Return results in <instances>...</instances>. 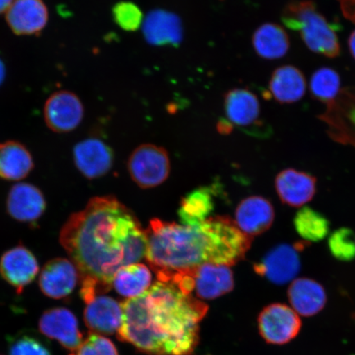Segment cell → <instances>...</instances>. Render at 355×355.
Instances as JSON below:
<instances>
[{
  "label": "cell",
  "instance_id": "obj_34",
  "mask_svg": "<svg viewBox=\"0 0 355 355\" xmlns=\"http://www.w3.org/2000/svg\"><path fill=\"white\" fill-rule=\"evenodd\" d=\"M345 19L355 24V0H337Z\"/></svg>",
  "mask_w": 355,
  "mask_h": 355
},
{
  "label": "cell",
  "instance_id": "obj_33",
  "mask_svg": "<svg viewBox=\"0 0 355 355\" xmlns=\"http://www.w3.org/2000/svg\"><path fill=\"white\" fill-rule=\"evenodd\" d=\"M69 355H119L116 347L106 337L91 333L81 345Z\"/></svg>",
  "mask_w": 355,
  "mask_h": 355
},
{
  "label": "cell",
  "instance_id": "obj_6",
  "mask_svg": "<svg viewBox=\"0 0 355 355\" xmlns=\"http://www.w3.org/2000/svg\"><path fill=\"white\" fill-rule=\"evenodd\" d=\"M309 243L304 241L275 246L254 265V272L275 285H286L294 281L301 269L300 252Z\"/></svg>",
  "mask_w": 355,
  "mask_h": 355
},
{
  "label": "cell",
  "instance_id": "obj_3",
  "mask_svg": "<svg viewBox=\"0 0 355 355\" xmlns=\"http://www.w3.org/2000/svg\"><path fill=\"white\" fill-rule=\"evenodd\" d=\"M146 234V259L159 282L205 263L237 264L252 242L234 220L223 216H211L193 226L153 219Z\"/></svg>",
  "mask_w": 355,
  "mask_h": 355
},
{
  "label": "cell",
  "instance_id": "obj_2",
  "mask_svg": "<svg viewBox=\"0 0 355 355\" xmlns=\"http://www.w3.org/2000/svg\"><path fill=\"white\" fill-rule=\"evenodd\" d=\"M119 340L149 355H192L207 305L171 282H155L122 304Z\"/></svg>",
  "mask_w": 355,
  "mask_h": 355
},
{
  "label": "cell",
  "instance_id": "obj_30",
  "mask_svg": "<svg viewBox=\"0 0 355 355\" xmlns=\"http://www.w3.org/2000/svg\"><path fill=\"white\" fill-rule=\"evenodd\" d=\"M7 340L10 355H52L50 344L34 331H21Z\"/></svg>",
  "mask_w": 355,
  "mask_h": 355
},
{
  "label": "cell",
  "instance_id": "obj_29",
  "mask_svg": "<svg viewBox=\"0 0 355 355\" xmlns=\"http://www.w3.org/2000/svg\"><path fill=\"white\" fill-rule=\"evenodd\" d=\"M309 89L314 99L327 105L334 101L341 91V79L337 71L322 67L313 73Z\"/></svg>",
  "mask_w": 355,
  "mask_h": 355
},
{
  "label": "cell",
  "instance_id": "obj_38",
  "mask_svg": "<svg viewBox=\"0 0 355 355\" xmlns=\"http://www.w3.org/2000/svg\"><path fill=\"white\" fill-rule=\"evenodd\" d=\"M6 66H4V64L3 63V61L0 60V85L3 82L4 78H6Z\"/></svg>",
  "mask_w": 355,
  "mask_h": 355
},
{
  "label": "cell",
  "instance_id": "obj_13",
  "mask_svg": "<svg viewBox=\"0 0 355 355\" xmlns=\"http://www.w3.org/2000/svg\"><path fill=\"white\" fill-rule=\"evenodd\" d=\"M112 149L98 139H84L73 148V161L80 173L88 180L99 179L114 165Z\"/></svg>",
  "mask_w": 355,
  "mask_h": 355
},
{
  "label": "cell",
  "instance_id": "obj_18",
  "mask_svg": "<svg viewBox=\"0 0 355 355\" xmlns=\"http://www.w3.org/2000/svg\"><path fill=\"white\" fill-rule=\"evenodd\" d=\"M274 220L272 203L261 196L244 198L235 211V224L243 233L252 238L268 232Z\"/></svg>",
  "mask_w": 355,
  "mask_h": 355
},
{
  "label": "cell",
  "instance_id": "obj_16",
  "mask_svg": "<svg viewBox=\"0 0 355 355\" xmlns=\"http://www.w3.org/2000/svg\"><path fill=\"white\" fill-rule=\"evenodd\" d=\"M46 209L44 194L37 186L20 183L13 185L7 198V211L22 223H35Z\"/></svg>",
  "mask_w": 355,
  "mask_h": 355
},
{
  "label": "cell",
  "instance_id": "obj_4",
  "mask_svg": "<svg viewBox=\"0 0 355 355\" xmlns=\"http://www.w3.org/2000/svg\"><path fill=\"white\" fill-rule=\"evenodd\" d=\"M282 20L287 28L298 32L309 50L331 59L340 55L337 32L340 25L328 21L311 0H294L283 8Z\"/></svg>",
  "mask_w": 355,
  "mask_h": 355
},
{
  "label": "cell",
  "instance_id": "obj_36",
  "mask_svg": "<svg viewBox=\"0 0 355 355\" xmlns=\"http://www.w3.org/2000/svg\"><path fill=\"white\" fill-rule=\"evenodd\" d=\"M348 46L350 54H352L355 60V30L350 34L348 40Z\"/></svg>",
  "mask_w": 355,
  "mask_h": 355
},
{
  "label": "cell",
  "instance_id": "obj_27",
  "mask_svg": "<svg viewBox=\"0 0 355 355\" xmlns=\"http://www.w3.org/2000/svg\"><path fill=\"white\" fill-rule=\"evenodd\" d=\"M213 191L210 187L198 189L182 200L178 214L182 224L198 225L209 217L214 209Z\"/></svg>",
  "mask_w": 355,
  "mask_h": 355
},
{
  "label": "cell",
  "instance_id": "obj_21",
  "mask_svg": "<svg viewBox=\"0 0 355 355\" xmlns=\"http://www.w3.org/2000/svg\"><path fill=\"white\" fill-rule=\"evenodd\" d=\"M146 42L155 46H177L183 40V26L179 16L164 10H155L146 15L143 24Z\"/></svg>",
  "mask_w": 355,
  "mask_h": 355
},
{
  "label": "cell",
  "instance_id": "obj_22",
  "mask_svg": "<svg viewBox=\"0 0 355 355\" xmlns=\"http://www.w3.org/2000/svg\"><path fill=\"white\" fill-rule=\"evenodd\" d=\"M291 308L303 317H313L325 308L327 295L320 283L310 278L292 282L287 292Z\"/></svg>",
  "mask_w": 355,
  "mask_h": 355
},
{
  "label": "cell",
  "instance_id": "obj_8",
  "mask_svg": "<svg viewBox=\"0 0 355 355\" xmlns=\"http://www.w3.org/2000/svg\"><path fill=\"white\" fill-rule=\"evenodd\" d=\"M257 324L266 343L276 345L291 343L299 335L302 327L300 315L279 303L266 306L260 313Z\"/></svg>",
  "mask_w": 355,
  "mask_h": 355
},
{
  "label": "cell",
  "instance_id": "obj_31",
  "mask_svg": "<svg viewBox=\"0 0 355 355\" xmlns=\"http://www.w3.org/2000/svg\"><path fill=\"white\" fill-rule=\"evenodd\" d=\"M328 248L334 259L349 263L355 259V233L343 227L335 230L328 239Z\"/></svg>",
  "mask_w": 355,
  "mask_h": 355
},
{
  "label": "cell",
  "instance_id": "obj_1",
  "mask_svg": "<svg viewBox=\"0 0 355 355\" xmlns=\"http://www.w3.org/2000/svg\"><path fill=\"white\" fill-rule=\"evenodd\" d=\"M60 242L77 266L80 296L88 304L112 287L114 275L146 257V230L133 212L112 196L93 198L67 220Z\"/></svg>",
  "mask_w": 355,
  "mask_h": 355
},
{
  "label": "cell",
  "instance_id": "obj_19",
  "mask_svg": "<svg viewBox=\"0 0 355 355\" xmlns=\"http://www.w3.org/2000/svg\"><path fill=\"white\" fill-rule=\"evenodd\" d=\"M48 19L47 7L43 0H15L6 15L8 26L19 35L41 33Z\"/></svg>",
  "mask_w": 355,
  "mask_h": 355
},
{
  "label": "cell",
  "instance_id": "obj_26",
  "mask_svg": "<svg viewBox=\"0 0 355 355\" xmlns=\"http://www.w3.org/2000/svg\"><path fill=\"white\" fill-rule=\"evenodd\" d=\"M153 276L144 264L133 263L123 266L114 275L112 286L115 291L128 299L136 298L148 291Z\"/></svg>",
  "mask_w": 355,
  "mask_h": 355
},
{
  "label": "cell",
  "instance_id": "obj_7",
  "mask_svg": "<svg viewBox=\"0 0 355 355\" xmlns=\"http://www.w3.org/2000/svg\"><path fill=\"white\" fill-rule=\"evenodd\" d=\"M318 118L326 124L331 139L355 148V90L343 88Z\"/></svg>",
  "mask_w": 355,
  "mask_h": 355
},
{
  "label": "cell",
  "instance_id": "obj_10",
  "mask_svg": "<svg viewBox=\"0 0 355 355\" xmlns=\"http://www.w3.org/2000/svg\"><path fill=\"white\" fill-rule=\"evenodd\" d=\"M84 114L81 100L74 93L60 91L49 97L44 105V121L55 132H69L81 123Z\"/></svg>",
  "mask_w": 355,
  "mask_h": 355
},
{
  "label": "cell",
  "instance_id": "obj_37",
  "mask_svg": "<svg viewBox=\"0 0 355 355\" xmlns=\"http://www.w3.org/2000/svg\"><path fill=\"white\" fill-rule=\"evenodd\" d=\"M15 0H0V13L7 12Z\"/></svg>",
  "mask_w": 355,
  "mask_h": 355
},
{
  "label": "cell",
  "instance_id": "obj_28",
  "mask_svg": "<svg viewBox=\"0 0 355 355\" xmlns=\"http://www.w3.org/2000/svg\"><path fill=\"white\" fill-rule=\"evenodd\" d=\"M294 226L296 232L304 241L317 243L329 234L331 224L322 213L305 207L296 213Z\"/></svg>",
  "mask_w": 355,
  "mask_h": 355
},
{
  "label": "cell",
  "instance_id": "obj_11",
  "mask_svg": "<svg viewBox=\"0 0 355 355\" xmlns=\"http://www.w3.org/2000/svg\"><path fill=\"white\" fill-rule=\"evenodd\" d=\"M42 334L55 340L71 352L83 343V334L79 329L75 314L66 308H54L44 311L39 320Z\"/></svg>",
  "mask_w": 355,
  "mask_h": 355
},
{
  "label": "cell",
  "instance_id": "obj_24",
  "mask_svg": "<svg viewBox=\"0 0 355 355\" xmlns=\"http://www.w3.org/2000/svg\"><path fill=\"white\" fill-rule=\"evenodd\" d=\"M252 44L256 54L266 60L282 59L291 48L286 31L273 22L261 25L252 35Z\"/></svg>",
  "mask_w": 355,
  "mask_h": 355
},
{
  "label": "cell",
  "instance_id": "obj_25",
  "mask_svg": "<svg viewBox=\"0 0 355 355\" xmlns=\"http://www.w3.org/2000/svg\"><path fill=\"white\" fill-rule=\"evenodd\" d=\"M34 162L29 150L16 141L0 144V179L24 180L33 170Z\"/></svg>",
  "mask_w": 355,
  "mask_h": 355
},
{
  "label": "cell",
  "instance_id": "obj_23",
  "mask_svg": "<svg viewBox=\"0 0 355 355\" xmlns=\"http://www.w3.org/2000/svg\"><path fill=\"white\" fill-rule=\"evenodd\" d=\"M307 91V82L302 71L293 65L279 67L269 82V97L279 104L300 101Z\"/></svg>",
  "mask_w": 355,
  "mask_h": 355
},
{
  "label": "cell",
  "instance_id": "obj_5",
  "mask_svg": "<svg viewBox=\"0 0 355 355\" xmlns=\"http://www.w3.org/2000/svg\"><path fill=\"white\" fill-rule=\"evenodd\" d=\"M128 171L140 188L157 187L170 175V157L162 146L143 144L137 146L128 158Z\"/></svg>",
  "mask_w": 355,
  "mask_h": 355
},
{
  "label": "cell",
  "instance_id": "obj_9",
  "mask_svg": "<svg viewBox=\"0 0 355 355\" xmlns=\"http://www.w3.org/2000/svg\"><path fill=\"white\" fill-rule=\"evenodd\" d=\"M224 109L227 121L234 126L243 128L256 136H266L260 128L265 130L261 121V105L254 92L248 89L234 88L225 95Z\"/></svg>",
  "mask_w": 355,
  "mask_h": 355
},
{
  "label": "cell",
  "instance_id": "obj_20",
  "mask_svg": "<svg viewBox=\"0 0 355 355\" xmlns=\"http://www.w3.org/2000/svg\"><path fill=\"white\" fill-rule=\"evenodd\" d=\"M84 322L93 333L112 335L121 329L123 322L122 304L111 297L98 295L87 304Z\"/></svg>",
  "mask_w": 355,
  "mask_h": 355
},
{
  "label": "cell",
  "instance_id": "obj_15",
  "mask_svg": "<svg viewBox=\"0 0 355 355\" xmlns=\"http://www.w3.org/2000/svg\"><path fill=\"white\" fill-rule=\"evenodd\" d=\"M193 291L201 300H215L228 294L234 286V274L230 266L205 263L189 270Z\"/></svg>",
  "mask_w": 355,
  "mask_h": 355
},
{
  "label": "cell",
  "instance_id": "obj_14",
  "mask_svg": "<svg viewBox=\"0 0 355 355\" xmlns=\"http://www.w3.org/2000/svg\"><path fill=\"white\" fill-rule=\"evenodd\" d=\"M39 272L37 257L24 245L11 248L0 259V275L19 294L34 281Z\"/></svg>",
  "mask_w": 355,
  "mask_h": 355
},
{
  "label": "cell",
  "instance_id": "obj_32",
  "mask_svg": "<svg viewBox=\"0 0 355 355\" xmlns=\"http://www.w3.org/2000/svg\"><path fill=\"white\" fill-rule=\"evenodd\" d=\"M112 13L116 24L127 32H135L144 24V13L135 3L119 2L114 6Z\"/></svg>",
  "mask_w": 355,
  "mask_h": 355
},
{
  "label": "cell",
  "instance_id": "obj_12",
  "mask_svg": "<svg viewBox=\"0 0 355 355\" xmlns=\"http://www.w3.org/2000/svg\"><path fill=\"white\" fill-rule=\"evenodd\" d=\"M80 279L77 266L70 259L56 257L43 266L39 286L49 298L64 299L72 294Z\"/></svg>",
  "mask_w": 355,
  "mask_h": 355
},
{
  "label": "cell",
  "instance_id": "obj_35",
  "mask_svg": "<svg viewBox=\"0 0 355 355\" xmlns=\"http://www.w3.org/2000/svg\"><path fill=\"white\" fill-rule=\"evenodd\" d=\"M217 128H218L219 132L223 133V135H226V133H229L233 130L232 124L230 123L228 121H226V119H224V121H220L218 123Z\"/></svg>",
  "mask_w": 355,
  "mask_h": 355
},
{
  "label": "cell",
  "instance_id": "obj_17",
  "mask_svg": "<svg viewBox=\"0 0 355 355\" xmlns=\"http://www.w3.org/2000/svg\"><path fill=\"white\" fill-rule=\"evenodd\" d=\"M275 187L283 204L300 207L308 203L317 192V179L307 172L286 168L279 173Z\"/></svg>",
  "mask_w": 355,
  "mask_h": 355
}]
</instances>
